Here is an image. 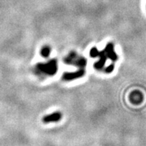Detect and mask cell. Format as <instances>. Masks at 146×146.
<instances>
[{"instance_id":"obj_1","label":"cell","mask_w":146,"mask_h":146,"mask_svg":"<svg viewBox=\"0 0 146 146\" xmlns=\"http://www.w3.org/2000/svg\"><path fill=\"white\" fill-rule=\"evenodd\" d=\"M37 68L43 73L53 75L57 72V61L53 60L51 62L47 63V64H39Z\"/></svg>"},{"instance_id":"obj_2","label":"cell","mask_w":146,"mask_h":146,"mask_svg":"<svg viewBox=\"0 0 146 146\" xmlns=\"http://www.w3.org/2000/svg\"><path fill=\"white\" fill-rule=\"evenodd\" d=\"M62 113L59 111H56L50 114L44 115L42 118V121L44 124H49L52 122H58L62 119Z\"/></svg>"},{"instance_id":"obj_3","label":"cell","mask_w":146,"mask_h":146,"mask_svg":"<svg viewBox=\"0 0 146 146\" xmlns=\"http://www.w3.org/2000/svg\"><path fill=\"white\" fill-rule=\"evenodd\" d=\"M85 74V70L84 69H80L79 70L74 72H65L64 73V75L62 76V79L64 81H69L75 80V79L80 78L83 77Z\"/></svg>"},{"instance_id":"obj_4","label":"cell","mask_w":146,"mask_h":146,"mask_svg":"<svg viewBox=\"0 0 146 146\" xmlns=\"http://www.w3.org/2000/svg\"><path fill=\"white\" fill-rule=\"evenodd\" d=\"M130 100L132 103L134 104H139L143 100V96L140 92L139 91H134L131 93L130 96Z\"/></svg>"},{"instance_id":"obj_5","label":"cell","mask_w":146,"mask_h":146,"mask_svg":"<svg viewBox=\"0 0 146 146\" xmlns=\"http://www.w3.org/2000/svg\"><path fill=\"white\" fill-rule=\"evenodd\" d=\"M40 54L45 58H48L51 54V48L48 46H42L40 50Z\"/></svg>"},{"instance_id":"obj_6","label":"cell","mask_w":146,"mask_h":146,"mask_svg":"<svg viewBox=\"0 0 146 146\" xmlns=\"http://www.w3.org/2000/svg\"><path fill=\"white\" fill-rule=\"evenodd\" d=\"M99 54H100V52L96 48V47H93L90 49V55L92 57V58H96L99 56Z\"/></svg>"},{"instance_id":"obj_7","label":"cell","mask_w":146,"mask_h":146,"mask_svg":"<svg viewBox=\"0 0 146 146\" xmlns=\"http://www.w3.org/2000/svg\"><path fill=\"white\" fill-rule=\"evenodd\" d=\"M113 69H114V65L113 64H111V65H110L109 66H108V67L106 68L105 72L107 73H110L113 71Z\"/></svg>"}]
</instances>
